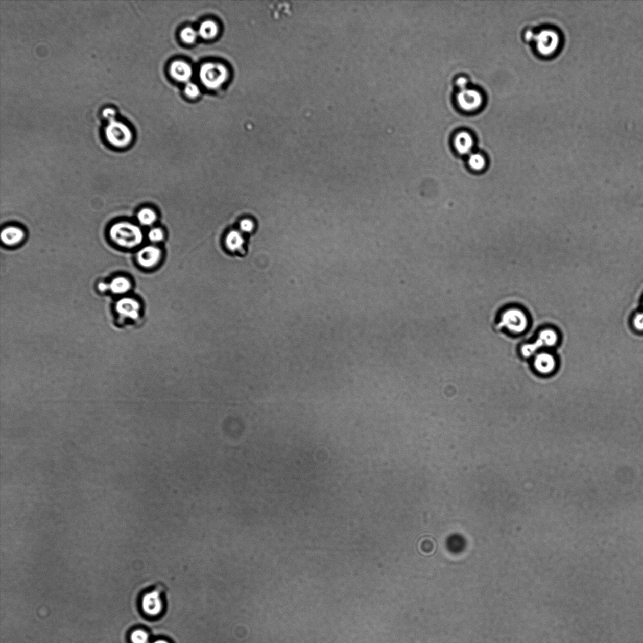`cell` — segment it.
Wrapping results in <instances>:
<instances>
[{
  "label": "cell",
  "instance_id": "cell-23",
  "mask_svg": "<svg viewBox=\"0 0 643 643\" xmlns=\"http://www.w3.org/2000/svg\"><path fill=\"white\" fill-rule=\"evenodd\" d=\"M148 237L153 243L161 242L164 239L163 230L158 228H153L149 231Z\"/></svg>",
  "mask_w": 643,
  "mask_h": 643
},
{
  "label": "cell",
  "instance_id": "cell-4",
  "mask_svg": "<svg viewBox=\"0 0 643 643\" xmlns=\"http://www.w3.org/2000/svg\"><path fill=\"white\" fill-rule=\"evenodd\" d=\"M529 319L521 309L511 307L505 309L500 314L498 327L509 332L519 335L525 332L529 327Z\"/></svg>",
  "mask_w": 643,
  "mask_h": 643
},
{
  "label": "cell",
  "instance_id": "cell-28",
  "mask_svg": "<svg viewBox=\"0 0 643 643\" xmlns=\"http://www.w3.org/2000/svg\"><path fill=\"white\" fill-rule=\"evenodd\" d=\"M98 289H100V291L102 292L108 291V284L101 283L99 284V285H98Z\"/></svg>",
  "mask_w": 643,
  "mask_h": 643
},
{
  "label": "cell",
  "instance_id": "cell-29",
  "mask_svg": "<svg viewBox=\"0 0 643 643\" xmlns=\"http://www.w3.org/2000/svg\"><path fill=\"white\" fill-rule=\"evenodd\" d=\"M153 643H169V642H168V641H163V640H158V641H155Z\"/></svg>",
  "mask_w": 643,
  "mask_h": 643
},
{
  "label": "cell",
  "instance_id": "cell-14",
  "mask_svg": "<svg viewBox=\"0 0 643 643\" xmlns=\"http://www.w3.org/2000/svg\"><path fill=\"white\" fill-rule=\"evenodd\" d=\"M25 232L22 229L16 226H8L2 230L1 240L7 246H15L22 242L25 238Z\"/></svg>",
  "mask_w": 643,
  "mask_h": 643
},
{
  "label": "cell",
  "instance_id": "cell-11",
  "mask_svg": "<svg viewBox=\"0 0 643 643\" xmlns=\"http://www.w3.org/2000/svg\"><path fill=\"white\" fill-rule=\"evenodd\" d=\"M474 146V138L471 134L466 131H460L454 136V149L460 155L469 156L472 153Z\"/></svg>",
  "mask_w": 643,
  "mask_h": 643
},
{
  "label": "cell",
  "instance_id": "cell-20",
  "mask_svg": "<svg viewBox=\"0 0 643 643\" xmlns=\"http://www.w3.org/2000/svg\"><path fill=\"white\" fill-rule=\"evenodd\" d=\"M157 216L154 210L150 208H144L138 212L137 220L144 226L152 225L157 220Z\"/></svg>",
  "mask_w": 643,
  "mask_h": 643
},
{
  "label": "cell",
  "instance_id": "cell-3",
  "mask_svg": "<svg viewBox=\"0 0 643 643\" xmlns=\"http://www.w3.org/2000/svg\"><path fill=\"white\" fill-rule=\"evenodd\" d=\"M109 234L115 244L125 248H135L141 245L144 240L140 228L128 221L114 224L109 229Z\"/></svg>",
  "mask_w": 643,
  "mask_h": 643
},
{
  "label": "cell",
  "instance_id": "cell-25",
  "mask_svg": "<svg viewBox=\"0 0 643 643\" xmlns=\"http://www.w3.org/2000/svg\"><path fill=\"white\" fill-rule=\"evenodd\" d=\"M254 223L250 220H243L240 223L241 231L244 232H251L254 229Z\"/></svg>",
  "mask_w": 643,
  "mask_h": 643
},
{
  "label": "cell",
  "instance_id": "cell-19",
  "mask_svg": "<svg viewBox=\"0 0 643 643\" xmlns=\"http://www.w3.org/2000/svg\"><path fill=\"white\" fill-rule=\"evenodd\" d=\"M468 165L474 172H482L486 169L487 160L480 153L472 152L468 156Z\"/></svg>",
  "mask_w": 643,
  "mask_h": 643
},
{
  "label": "cell",
  "instance_id": "cell-10",
  "mask_svg": "<svg viewBox=\"0 0 643 643\" xmlns=\"http://www.w3.org/2000/svg\"><path fill=\"white\" fill-rule=\"evenodd\" d=\"M536 371L543 375L551 374L556 368L557 362L551 353L541 352L536 355L533 362Z\"/></svg>",
  "mask_w": 643,
  "mask_h": 643
},
{
  "label": "cell",
  "instance_id": "cell-17",
  "mask_svg": "<svg viewBox=\"0 0 643 643\" xmlns=\"http://www.w3.org/2000/svg\"><path fill=\"white\" fill-rule=\"evenodd\" d=\"M244 243L245 240L242 234L235 230L230 231L226 237V247L231 251L240 250Z\"/></svg>",
  "mask_w": 643,
  "mask_h": 643
},
{
  "label": "cell",
  "instance_id": "cell-24",
  "mask_svg": "<svg viewBox=\"0 0 643 643\" xmlns=\"http://www.w3.org/2000/svg\"><path fill=\"white\" fill-rule=\"evenodd\" d=\"M184 91L185 94L191 98L198 97L200 94V89L198 85L194 83H187L185 87Z\"/></svg>",
  "mask_w": 643,
  "mask_h": 643
},
{
  "label": "cell",
  "instance_id": "cell-2",
  "mask_svg": "<svg viewBox=\"0 0 643 643\" xmlns=\"http://www.w3.org/2000/svg\"><path fill=\"white\" fill-rule=\"evenodd\" d=\"M101 117L105 121L103 133L106 141L114 147L125 148L133 140V132L130 127L121 117L114 106H106L101 111Z\"/></svg>",
  "mask_w": 643,
  "mask_h": 643
},
{
  "label": "cell",
  "instance_id": "cell-27",
  "mask_svg": "<svg viewBox=\"0 0 643 643\" xmlns=\"http://www.w3.org/2000/svg\"><path fill=\"white\" fill-rule=\"evenodd\" d=\"M456 83V86H458L459 89V91H462V90L468 88L469 81H468V79L466 78H465V77H459V78L457 79Z\"/></svg>",
  "mask_w": 643,
  "mask_h": 643
},
{
  "label": "cell",
  "instance_id": "cell-5",
  "mask_svg": "<svg viewBox=\"0 0 643 643\" xmlns=\"http://www.w3.org/2000/svg\"><path fill=\"white\" fill-rule=\"evenodd\" d=\"M228 78V70L219 63L208 62L202 65L199 70V78L207 88L216 89L225 83Z\"/></svg>",
  "mask_w": 643,
  "mask_h": 643
},
{
  "label": "cell",
  "instance_id": "cell-9",
  "mask_svg": "<svg viewBox=\"0 0 643 643\" xmlns=\"http://www.w3.org/2000/svg\"><path fill=\"white\" fill-rule=\"evenodd\" d=\"M161 258V250L154 246H145L136 254V260L139 266L148 269L157 266Z\"/></svg>",
  "mask_w": 643,
  "mask_h": 643
},
{
  "label": "cell",
  "instance_id": "cell-12",
  "mask_svg": "<svg viewBox=\"0 0 643 643\" xmlns=\"http://www.w3.org/2000/svg\"><path fill=\"white\" fill-rule=\"evenodd\" d=\"M142 608L147 614L156 616L160 614L163 609L162 601L157 591L147 593L142 600Z\"/></svg>",
  "mask_w": 643,
  "mask_h": 643
},
{
  "label": "cell",
  "instance_id": "cell-7",
  "mask_svg": "<svg viewBox=\"0 0 643 643\" xmlns=\"http://www.w3.org/2000/svg\"><path fill=\"white\" fill-rule=\"evenodd\" d=\"M456 103L462 111L472 113L482 107L484 98L477 89L468 88L459 91L456 97Z\"/></svg>",
  "mask_w": 643,
  "mask_h": 643
},
{
  "label": "cell",
  "instance_id": "cell-13",
  "mask_svg": "<svg viewBox=\"0 0 643 643\" xmlns=\"http://www.w3.org/2000/svg\"><path fill=\"white\" fill-rule=\"evenodd\" d=\"M170 73L174 79L182 83L189 81L193 76V69L190 65L184 61H175L170 67Z\"/></svg>",
  "mask_w": 643,
  "mask_h": 643
},
{
  "label": "cell",
  "instance_id": "cell-16",
  "mask_svg": "<svg viewBox=\"0 0 643 643\" xmlns=\"http://www.w3.org/2000/svg\"><path fill=\"white\" fill-rule=\"evenodd\" d=\"M130 281L124 276H118L113 279L108 284V289L115 294H123L131 289Z\"/></svg>",
  "mask_w": 643,
  "mask_h": 643
},
{
  "label": "cell",
  "instance_id": "cell-18",
  "mask_svg": "<svg viewBox=\"0 0 643 643\" xmlns=\"http://www.w3.org/2000/svg\"><path fill=\"white\" fill-rule=\"evenodd\" d=\"M218 33V27L214 21H204L200 26L198 34L200 37L205 40L212 39L216 37Z\"/></svg>",
  "mask_w": 643,
  "mask_h": 643
},
{
  "label": "cell",
  "instance_id": "cell-15",
  "mask_svg": "<svg viewBox=\"0 0 643 643\" xmlns=\"http://www.w3.org/2000/svg\"><path fill=\"white\" fill-rule=\"evenodd\" d=\"M466 546V541L461 535L453 534L448 536L446 541V546L448 551L453 554H459L464 551Z\"/></svg>",
  "mask_w": 643,
  "mask_h": 643
},
{
  "label": "cell",
  "instance_id": "cell-26",
  "mask_svg": "<svg viewBox=\"0 0 643 643\" xmlns=\"http://www.w3.org/2000/svg\"><path fill=\"white\" fill-rule=\"evenodd\" d=\"M633 324L637 330L643 331V313L637 314L634 316Z\"/></svg>",
  "mask_w": 643,
  "mask_h": 643
},
{
  "label": "cell",
  "instance_id": "cell-21",
  "mask_svg": "<svg viewBox=\"0 0 643 643\" xmlns=\"http://www.w3.org/2000/svg\"><path fill=\"white\" fill-rule=\"evenodd\" d=\"M198 35V32H197L195 30L190 28V27H187V28L183 30L180 36H181L182 39L184 42L193 43L195 42Z\"/></svg>",
  "mask_w": 643,
  "mask_h": 643
},
{
  "label": "cell",
  "instance_id": "cell-1",
  "mask_svg": "<svg viewBox=\"0 0 643 643\" xmlns=\"http://www.w3.org/2000/svg\"><path fill=\"white\" fill-rule=\"evenodd\" d=\"M523 39L534 55L551 59L559 54L564 44V36L559 27L549 23L534 24L523 32Z\"/></svg>",
  "mask_w": 643,
  "mask_h": 643
},
{
  "label": "cell",
  "instance_id": "cell-6",
  "mask_svg": "<svg viewBox=\"0 0 643 643\" xmlns=\"http://www.w3.org/2000/svg\"><path fill=\"white\" fill-rule=\"evenodd\" d=\"M559 340L558 333L554 329H546L541 330L538 337L533 343L525 344L521 347V354L525 358H530L539 349L543 347H551L556 346Z\"/></svg>",
  "mask_w": 643,
  "mask_h": 643
},
{
  "label": "cell",
  "instance_id": "cell-22",
  "mask_svg": "<svg viewBox=\"0 0 643 643\" xmlns=\"http://www.w3.org/2000/svg\"><path fill=\"white\" fill-rule=\"evenodd\" d=\"M131 640L133 643H147L149 641V635L146 631L136 630L131 634Z\"/></svg>",
  "mask_w": 643,
  "mask_h": 643
},
{
  "label": "cell",
  "instance_id": "cell-8",
  "mask_svg": "<svg viewBox=\"0 0 643 643\" xmlns=\"http://www.w3.org/2000/svg\"><path fill=\"white\" fill-rule=\"evenodd\" d=\"M116 310L121 319L136 321L141 313V305L133 298H123L116 303Z\"/></svg>",
  "mask_w": 643,
  "mask_h": 643
}]
</instances>
